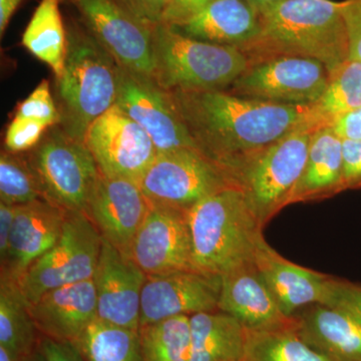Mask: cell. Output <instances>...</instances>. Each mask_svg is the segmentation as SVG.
Listing matches in <instances>:
<instances>
[{
	"label": "cell",
	"instance_id": "cell-1",
	"mask_svg": "<svg viewBox=\"0 0 361 361\" xmlns=\"http://www.w3.org/2000/svg\"><path fill=\"white\" fill-rule=\"evenodd\" d=\"M169 94L197 148L223 172L303 126L313 123L316 127L313 104L268 103L225 90H172Z\"/></svg>",
	"mask_w": 361,
	"mask_h": 361
},
{
	"label": "cell",
	"instance_id": "cell-2",
	"mask_svg": "<svg viewBox=\"0 0 361 361\" xmlns=\"http://www.w3.org/2000/svg\"><path fill=\"white\" fill-rule=\"evenodd\" d=\"M256 13L257 33L240 49L249 63L299 56L322 61L330 73L349 59L342 1L282 0Z\"/></svg>",
	"mask_w": 361,
	"mask_h": 361
},
{
	"label": "cell",
	"instance_id": "cell-3",
	"mask_svg": "<svg viewBox=\"0 0 361 361\" xmlns=\"http://www.w3.org/2000/svg\"><path fill=\"white\" fill-rule=\"evenodd\" d=\"M195 270L216 276L253 262L263 226L245 195L229 186L188 210Z\"/></svg>",
	"mask_w": 361,
	"mask_h": 361
},
{
	"label": "cell",
	"instance_id": "cell-4",
	"mask_svg": "<svg viewBox=\"0 0 361 361\" xmlns=\"http://www.w3.org/2000/svg\"><path fill=\"white\" fill-rule=\"evenodd\" d=\"M66 32L65 68L56 78L59 125L85 142L92 123L116 104L120 66L84 25L71 23Z\"/></svg>",
	"mask_w": 361,
	"mask_h": 361
},
{
	"label": "cell",
	"instance_id": "cell-5",
	"mask_svg": "<svg viewBox=\"0 0 361 361\" xmlns=\"http://www.w3.org/2000/svg\"><path fill=\"white\" fill-rule=\"evenodd\" d=\"M154 78L169 92L226 90L249 66L236 47L187 37L165 23L154 27Z\"/></svg>",
	"mask_w": 361,
	"mask_h": 361
},
{
	"label": "cell",
	"instance_id": "cell-6",
	"mask_svg": "<svg viewBox=\"0 0 361 361\" xmlns=\"http://www.w3.org/2000/svg\"><path fill=\"white\" fill-rule=\"evenodd\" d=\"M303 126L260 153L225 171L233 186L245 195L263 227L283 207L302 175L313 133Z\"/></svg>",
	"mask_w": 361,
	"mask_h": 361
},
{
	"label": "cell",
	"instance_id": "cell-7",
	"mask_svg": "<svg viewBox=\"0 0 361 361\" xmlns=\"http://www.w3.org/2000/svg\"><path fill=\"white\" fill-rule=\"evenodd\" d=\"M44 198L66 212H85L101 171L85 142L56 128L30 156Z\"/></svg>",
	"mask_w": 361,
	"mask_h": 361
},
{
	"label": "cell",
	"instance_id": "cell-8",
	"mask_svg": "<svg viewBox=\"0 0 361 361\" xmlns=\"http://www.w3.org/2000/svg\"><path fill=\"white\" fill-rule=\"evenodd\" d=\"M103 237L85 212H68L61 237L37 259L20 280L21 292L32 304L45 292L92 279Z\"/></svg>",
	"mask_w": 361,
	"mask_h": 361
},
{
	"label": "cell",
	"instance_id": "cell-9",
	"mask_svg": "<svg viewBox=\"0 0 361 361\" xmlns=\"http://www.w3.org/2000/svg\"><path fill=\"white\" fill-rule=\"evenodd\" d=\"M329 71L322 61L278 56L249 63L227 92L235 96L286 106L315 104L326 90Z\"/></svg>",
	"mask_w": 361,
	"mask_h": 361
},
{
	"label": "cell",
	"instance_id": "cell-10",
	"mask_svg": "<svg viewBox=\"0 0 361 361\" xmlns=\"http://www.w3.org/2000/svg\"><path fill=\"white\" fill-rule=\"evenodd\" d=\"M139 185L149 203L185 210L233 186L217 164L193 149L158 154Z\"/></svg>",
	"mask_w": 361,
	"mask_h": 361
},
{
	"label": "cell",
	"instance_id": "cell-11",
	"mask_svg": "<svg viewBox=\"0 0 361 361\" xmlns=\"http://www.w3.org/2000/svg\"><path fill=\"white\" fill-rule=\"evenodd\" d=\"M82 25L126 70L154 78V27L111 0H73Z\"/></svg>",
	"mask_w": 361,
	"mask_h": 361
},
{
	"label": "cell",
	"instance_id": "cell-12",
	"mask_svg": "<svg viewBox=\"0 0 361 361\" xmlns=\"http://www.w3.org/2000/svg\"><path fill=\"white\" fill-rule=\"evenodd\" d=\"M116 106L146 130L158 154L180 149H198L168 90L153 77L120 66Z\"/></svg>",
	"mask_w": 361,
	"mask_h": 361
},
{
	"label": "cell",
	"instance_id": "cell-13",
	"mask_svg": "<svg viewBox=\"0 0 361 361\" xmlns=\"http://www.w3.org/2000/svg\"><path fill=\"white\" fill-rule=\"evenodd\" d=\"M85 144L102 174L137 183L158 155L146 130L116 104L92 123Z\"/></svg>",
	"mask_w": 361,
	"mask_h": 361
},
{
	"label": "cell",
	"instance_id": "cell-14",
	"mask_svg": "<svg viewBox=\"0 0 361 361\" xmlns=\"http://www.w3.org/2000/svg\"><path fill=\"white\" fill-rule=\"evenodd\" d=\"M129 257L147 276L195 270L188 210L149 203Z\"/></svg>",
	"mask_w": 361,
	"mask_h": 361
},
{
	"label": "cell",
	"instance_id": "cell-15",
	"mask_svg": "<svg viewBox=\"0 0 361 361\" xmlns=\"http://www.w3.org/2000/svg\"><path fill=\"white\" fill-rule=\"evenodd\" d=\"M222 279L200 271H178L147 277L141 297L140 327L176 316L218 310Z\"/></svg>",
	"mask_w": 361,
	"mask_h": 361
},
{
	"label": "cell",
	"instance_id": "cell-16",
	"mask_svg": "<svg viewBox=\"0 0 361 361\" xmlns=\"http://www.w3.org/2000/svg\"><path fill=\"white\" fill-rule=\"evenodd\" d=\"M149 203L139 183L99 174L85 214L103 239L129 256L135 234L149 211Z\"/></svg>",
	"mask_w": 361,
	"mask_h": 361
},
{
	"label": "cell",
	"instance_id": "cell-17",
	"mask_svg": "<svg viewBox=\"0 0 361 361\" xmlns=\"http://www.w3.org/2000/svg\"><path fill=\"white\" fill-rule=\"evenodd\" d=\"M147 277L132 258L103 239L92 277L96 287L97 318L139 330L142 292Z\"/></svg>",
	"mask_w": 361,
	"mask_h": 361
},
{
	"label": "cell",
	"instance_id": "cell-18",
	"mask_svg": "<svg viewBox=\"0 0 361 361\" xmlns=\"http://www.w3.org/2000/svg\"><path fill=\"white\" fill-rule=\"evenodd\" d=\"M66 214L45 198L18 206L1 277L20 283L30 266L58 242Z\"/></svg>",
	"mask_w": 361,
	"mask_h": 361
},
{
	"label": "cell",
	"instance_id": "cell-19",
	"mask_svg": "<svg viewBox=\"0 0 361 361\" xmlns=\"http://www.w3.org/2000/svg\"><path fill=\"white\" fill-rule=\"evenodd\" d=\"M30 312L40 336L75 343L97 318L94 280L45 292L30 304Z\"/></svg>",
	"mask_w": 361,
	"mask_h": 361
},
{
	"label": "cell",
	"instance_id": "cell-20",
	"mask_svg": "<svg viewBox=\"0 0 361 361\" xmlns=\"http://www.w3.org/2000/svg\"><path fill=\"white\" fill-rule=\"evenodd\" d=\"M218 308L233 316L247 330L288 326L293 317L284 314L260 273L249 263L221 276Z\"/></svg>",
	"mask_w": 361,
	"mask_h": 361
},
{
	"label": "cell",
	"instance_id": "cell-21",
	"mask_svg": "<svg viewBox=\"0 0 361 361\" xmlns=\"http://www.w3.org/2000/svg\"><path fill=\"white\" fill-rule=\"evenodd\" d=\"M253 262L280 308L288 317L306 306L324 300L329 276L306 269L282 257L269 246L264 237L258 243Z\"/></svg>",
	"mask_w": 361,
	"mask_h": 361
},
{
	"label": "cell",
	"instance_id": "cell-22",
	"mask_svg": "<svg viewBox=\"0 0 361 361\" xmlns=\"http://www.w3.org/2000/svg\"><path fill=\"white\" fill-rule=\"evenodd\" d=\"M299 336L330 358L361 361V319L350 311L315 303L292 316Z\"/></svg>",
	"mask_w": 361,
	"mask_h": 361
},
{
	"label": "cell",
	"instance_id": "cell-23",
	"mask_svg": "<svg viewBox=\"0 0 361 361\" xmlns=\"http://www.w3.org/2000/svg\"><path fill=\"white\" fill-rule=\"evenodd\" d=\"M175 28L193 39L240 49L257 33L258 18L246 0H211Z\"/></svg>",
	"mask_w": 361,
	"mask_h": 361
},
{
	"label": "cell",
	"instance_id": "cell-24",
	"mask_svg": "<svg viewBox=\"0 0 361 361\" xmlns=\"http://www.w3.org/2000/svg\"><path fill=\"white\" fill-rule=\"evenodd\" d=\"M342 139L332 127L316 130L311 137L302 175L288 204L312 200L342 191Z\"/></svg>",
	"mask_w": 361,
	"mask_h": 361
},
{
	"label": "cell",
	"instance_id": "cell-25",
	"mask_svg": "<svg viewBox=\"0 0 361 361\" xmlns=\"http://www.w3.org/2000/svg\"><path fill=\"white\" fill-rule=\"evenodd\" d=\"M191 361H242L246 330L233 316L219 310L190 316Z\"/></svg>",
	"mask_w": 361,
	"mask_h": 361
},
{
	"label": "cell",
	"instance_id": "cell-26",
	"mask_svg": "<svg viewBox=\"0 0 361 361\" xmlns=\"http://www.w3.org/2000/svg\"><path fill=\"white\" fill-rule=\"evenodd\" d=\"M37 326L20 285L0 278V346L16 361H23L39 345Z\"/></svg>",
	"mask_w": 361,
	"mask_h": 361
},
{
	"label": "cell",
	"instance_id": "cell-27",
	"mask_svg": "<svg viewBox=\"0 0 361 361\" xmlns=\"http://www.w3.org/2000/svg\"><path fill=\"white\" fill-rule=\"evenodd\" d=\"M61 1L42 0L21 39L32 56L51 68L56 78L63 73L68 51V32L59 11Z\"/></svg>",
	"mask_w": 361,
	"mask_h": 361
},
{
	"label": "cell",
	"instance_id": "cell-28",
	"mask_svg": "<svg viewBox=\"0 0 361 361\" xmlns=\"http://www.w3.org/2000/svg\"><path fill=\"white\" fill-rule=\"evenodd\" d=\"M361 109V61L348 59L329 73V85L313 104L318 129L332 127L343 116Z\"/></svg>",
	"mask_w": 361,
	"mask_h": 361
},
{
	"label": "cell",
	"instance_id": "cell-29",
	"mask_svg": "<svg viewBox=\"0 0 361 361\" xmlns=\"http://www.w3.org/2000/svg\"><path fill=\"white\" fill-rule=\"evenodd\" d=\"M87 361H145L139 330L97 318L75 342Z\"/></svg>",
	"mask_w": 361,
	"mask_h": 361
},
{
	"label": "cell",
	"instance_id": "cell-30",
	"mask_svg": "<svg viewBox=\"0 0 361 361\" xmlns=\"http://www.w3.org/2000/svg\"><path fill=\"white\" fill-rule=\"evenodd\" d=\"M245 330L242 361H334L308 345L296 331L294 322L279 329Z\"/></svg>",
	"mask_w": 361,
	"mask_h": 361
},
{
	"label": "cell",
	"instance_id": "cell-31",
	"mask_svg": "<svg viewBox=\"0 0 361 361\" xmlns=\"http://www.w3.org/2000/svg\"><path fill=\"white\" fill-rule=\"evenodd\" d=\"M145 361H191L190 316L180 315L140 327Z\"/></svg>",
	"mask_w": 361,
	"mask_h": 361
},
{
	"label": "cell",
	"instance_id": "cell-32",
	"mask_svg": "<svg viewBox=\"0 0 361 361\" xmlns=\"http://www.w3.org/2000/svg\"><path fill=\"white\" fill-rule=\"evenodd\" d=\"M44 198V190L30 159L11 152L0 157V202L20 206Z\"/></svg>",
	"mask_w": 361,
	"mask_h": 361
},
{
	"label": "cell",
	"instance_id": "cell-33",
	"mask_svg": "<svg viewBox=\"0 0 361 361\" xmlns=\"http://www.w3.org/2000/svg\"><path fill=\"white\" fill-rule=\"evenodd\" d=\"M16 116L44 123L49 129L59 125L58 104L51 96V87L47 80H42L32 94L18 104Z\"/></svg>",
	"mask_w": 361,
	"mask_h": 361
},
{
	"label": "cell",
	"instance_id": "cell-34",
	"mask_svg": "<svg viewBox=\"0 0 361 361\" xmlns=\"http://www.w3.org/2000/svg\"><path fill=\"white\" fill-rule=\"evenodd\" d=\"M47 129L44 123L14 116L4 140L7 151L18 154L35 149Z\"/></svg>",
	"mask_w": 361,
	"mask_h": 361
},
{
	"label": "cell",
	"instance_id": "cell-35",
	"mask_svg": "<svg viewBox=\"0 0 361 361\" xmlns=\"http://www.w3.org/2000/svg\"><path fill=\"white\" fill-rule=\"evenodd\" d=\"M322 304L343 308L361 319V285L329 277L326 295Z\"/></svg>",
	"mask_w": 361,
	"mask_h": 361
},
{
	"label": "cell",
	"instance_id": "cell-36",
	"mask_svg": "<svg viewBox=\"0 0 361 361\" xmlns=\"http://www.w3.org/2000/svg\"><path fill=\"white\" fill-rule=\"evenodd\" d=\"M342 188L343 190L360 188L361 139H342Z\"/></svg>",
	"mask_w": 361,
	"mask_h": 361
},
{
	"label": "cell",
	"instance_id": "cell-37",
	"mask_svg": "<svg viewBox=\"0 0 361 361\" xmlns=\"http://www.w3.org/2000/svg\"><path fill=\"white\" fill-rule=\"evenodd\" d=\"M130 16L147 25L156 26L161 23L168 0H111Z\"/></svg>",
	"mask_w": 361,
	"mask_h": 361
},
{
	"label": "cell",
	"instance_id": "cell-38",
	"mask_svg": "<svg viewBox=\"0 0 361 361\" xmlns=\"http://www.w3.org/2000/svg\"><path fill=\"white\" fill-rule=\"evenodd\" d=\"M342 11L348 28L349 59L361 61V0H343Z\"/></svg>",
	"mask_w": 361,
	"mask_h": 361
},
{
	"label": "cell",
	"instance_id": "cell-39",
	"mask_svg": "<svg viewBox=\"0 0 361 361\" xmlns=\"http://www.w3.org/2000/svg\"><path fill=\"white\" fill-rule=\"evenodd\" d=\"M211 0H168L161 23L177 27L193 18Z\"/></svg>",
	"mask_w": 361,
	"mask_h": 361
},
{
	"label": "cell",
	"instance_id": "cell-40",
	"mask_svg": "<svg viewBox=\"0 0 361 361\" xmlns=\"http://www.w3.org/2000/svg\"><path fill=\"white\" fill-rule=\"evenodd\" d=\"M39 345L47 361H87L73 342L40 336Z\"/></svg>",
	"mask_w": 361,
	"mask_h": 361
},
{
	"label": "cell",
	"instance_id": "cell-41",
	"mask_svg": "<svg viewBox=\"0 0 361 361\" xmlns=\"http://www.w3.org/2000/svg\"><path fill=\"white\" fill-rule=\"evenodd\" d=\"M18 206L0 202V264H4L8 255L11 232Z\"/></svg>",
	"mask_w": 361,
	"mask_h": 361
},
{
	"label": "cell",
	"instance_id": "cell-42",
	"mask_svg": "<svg viewBox=\"0 0 361 361\" xmlns=\"http://www.w3.org/2000/svg\"><path fill=\"white\" fill-rule=\"evenodd\" d=\"M332 128L342 139H361V109L339 118Z\"/></svg>",
	"mask_w": 361,
	"mask_h": 361
},
{
	"label": "cell",
	"instance_id": "cell-43",
	"mask_svg": "<svg viewBox=\"0 0 361 361\" xmlns=\"http://www.w3.org/2000/svg\"><path fill=\"white\" fill-rule=\"evenodd\" d=\"M23 0H0V33L6 32L11 16L16 13Z\"/></svg>",
	"mask_w": 361,
	"mask_h": 361
},
{
	"label": "cell",
	"instance_id": "cell-44",
	"mask_svg": "<svg viewBox=\"0 0 361 361\" xmlns=\"http://www.w3.org/2000/svg\"><path fill=\"white\" fill-rule=\"evenodd\" d=\"M248 2L249 6L252 7L255 11H260V9L265 8L273 4H277V2L282 1V0H246Z\"/></svg>",
	"mask_w": 361,
	"mask_h": 361
},
{
	"label": "cell",
	"instance_id": "cell-45",
	"mask_svg": "<svg viewBox=\"0 0 361 361\" xmlns=\"http://www.w3.org/2000/svg\"><path fill=\"white\" fill-rule=\"evenodd\" d=\"M23 361H47V358L42 353V349L39 348V345L32 351V355L27 356Z\"/></svg>",
	"mask_w": 361,
	"mask_h": 361
},
{
	"label": "cell",
	"instance_id": "cell-46",
	"mask_svg": "<svg viewBox=\"0 0 361 361\" xmlns=\"http://www.w3.org/2000/svg\"><path fill=\"white\" fill-rule=\"evenodd\" d=\"M0 361H16L11 357V355L4 349L0 346Z\"/></svg>",
	"mask_w": 361,
	"mask_h": 361
},
{
	"label": "cell",
	"instance_id": "cell-47",
	"mask_svg": "<svg viewBox=\"0 0 361 361\" xmlns=\"http://www.w3.org/2000/svg\"><path fill=\"white\" fill-rule=\"evenodd\" d=\"M334 361H350V360H342V358H331Z\"/></svg>",
	"mask_w": 361,
	"mask_h": 361
},
{
	"label": "cell",
	"instance_id": "cell-48",
	"mask_svg": "<svg viewBox=\"0 0 361 361\" xmlns=\"http://www.w3.org/2000/svg\"><path fill=\"white\" fill-rule=\"evenodd\" d=\"M61 1H63V0H61ZM66 1H70L71 4H73V0H66Z\"/></svg>",
	"mask_w": 361,
	"mask_h": 361
}]
</instances>
